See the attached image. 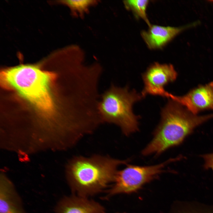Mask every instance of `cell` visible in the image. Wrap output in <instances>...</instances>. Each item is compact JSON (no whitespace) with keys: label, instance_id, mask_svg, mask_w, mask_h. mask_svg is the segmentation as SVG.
<instances>
[{"label":"cell","instance_id":"cell-7","mask_svg":"<svg viewBox=\"0 0 213 213\" xmlns=\"http://www.w3.org/2000/svg\"><path fill=\"white\" fill-rule=\"evenodd\" d=\"M167 97L178 102L194 114L205 110H213V82L198 86L182 96L168 93Z\"/></svg>","mask_w":213,"mask_h":213},{"label":"cell","instance_id":"cell-4","mask_svg":"<svg viewBox=\"0 0 213 213\" xmlns=\"http://www.w3.org/2000/svg\"><path fill=\"white\" fill-rule=\"evenodd\" d=\"M143 98L141 93L130 91L127 86L121 88L112 84L102 94L98 104L102 123L117 125L126 135L137 131L139 117L134 114L133 107Z\"/></svg>","mask_w":213,"mask_h":213},{"label":"cell","instance_id":"cell-10","mask_svg":"<svg viewBox=\"0 0 213 213\" xmlns=\"http://www.w3.org/2000/svg\"><path fill=\"white\" fill-rule=\"evenodd\" d=\"M56 213H105L100 204L86 197L79 196L65 197L58 203Z\"/></svg>","mask_w":213,"mask_h":213},{"label":"cell","instance_id":"cell-1","mask_svg":"<svg viewBox=\"0 0 213 213\" xmlns=\"http://www.w3.org/2000/svg\"><path fill=\"white\" fill-rule=\"evenodd\" d=\"M129 161L99 154L75 156L67 165V179L73 192L86 197L101 191L114 182L119 167Z\"/></svg>","mask_w":213,"mask_h":213},{"label":"cell","instance_id":"cell-9","mask_svg":"<svg viewBox=\"0 0 213 213\" xmlns=\"http://www.w3.org/2000/svg\"><path fill=\"white\" fill-rule=\"evenodd\" d=\"M0 213H26L14 184L3 173L0 175Z\"/></svg>","mask_w":213,"mask_h":213},{"label":"cell","instance_id":"cell-6","mask_svg":"<svg viewBox=\"0 0 213 213\" xmlns=\"http://www.w3.org/2000/svg\"><path fill=\"white\" fill-rule=\"evenodd\" d=\"M178 73L170 64L154 62L142 74L144 87L141 93L144 98L147 95L164 97L165 87L175 81Z\"/></svg>","mask_w":213,"mask_h":213},{"label":"cell","instance_id":"cell-8","mask_svg":"<svg viewBox=\"0 0 213 213\" xmlns=\"http://www.w3.org/2000/svg\"><path fill=\"white\" fill-rule=\"evenodd\" d=\"M197 21L178 27L151 25L141 35L148 47L151 50L161 49L183 30L199 24Z\"/></svg>","mask_w":213,"mask_h":213},{"label":"cell","instance_id":"cell-11","mask_svg":"<svg viewBox=\"0 0 213 213\" xmlns=\"http://www.w3.org/2000/svg\"><path fill=\"white\" fill-rule=\"evenodd\" d=\"M174 213H213V205L195 201H185L178 203Z\"/></svg>","mask_w":213,"mask_h":213},{"label":"cell","instance_id":"cell-14","mask_svg":"<svg viewBox=\"0 0 213 213\" xmlns=\"http://www.w3.org/2000/svg\"><path fill=\"white\" fill-rule=\"evenodd\" d=\"M201 157L204 160V167L211 169L213 172V153L203 155Z\"/></svg>","mask_w":213,"mask_h":213},{"label":"cell","instance_id":"cell-3","mask_svg":"<svg viewBox=\"0 0 213 213\" xmlns=\"http://www.w3.org/2000/svg\"><path fill=\"white\" fill-rule=\"evenodd\" d=\"M0 76L3 88L17 92L43 113H52L54 105L50 90L57 77L55 73L26 64L4 69Z\"/></svg>","mask_w":213,"mask_h":213},{"label":"cell","instance_id":"cell-5","mask_svg":"<svg viewBox=\"0 0 213 213\" xmlns=\"http://www.w3.org/2000/svg\"><path fill=\"white\" fill-rule=\"evenodd\" d=\"M177 159H170L152 165H129L122 170H118L114 178V185L107 191V197L118 193H130L137 191L144 184L163 172L166 165Z\"/></svg>","mask_w":213,"mask_h":213},{"label":"cell","instance_id":"cell-2","mask_svg":"<svg viewBox=\"0 0 213 213\" xmlns=\"http://www.w3.org/2000/svg\"><path fill=\"white\" fill-rule=\"evenodd\" d=\"M160 122L151 141L142 151L144 156L159 155L181 144L194 129L213 118V113L194 114L170 99L161 112Z\"/></svg>","mask_w":213,"mask_h":213},{"label":"cell","instance_id":"cell-13","mask_svg":"<svg viewBox=\"0 0 213 213\" xmlns=\"http://www.w3.org/2000/svg\"><path fill=\"white\" fill-rule=\"evenodd\" d=\"M91 0H69L61 1V3L67 6L75 15H82L88 12L90 7L96 2Z\"/></svg>","mask_w":213,"mask_h":213},{"label":"cell","instance_id":"cell-12","mask_svg":"<svg viewBox=\"0 0 213 213\" xmlns=\"http://www.w3.org/2000/svg\"><path fill=\"white\" fill-rule=\"evenodd\" d=\"M149 1L147 0H129L123 1L126 9L132 11L135 17L143 19L149 26L151 24L148 18L146 11Z\"/></svg>","mask_w":213,"mask_h":213}]
</instances>
